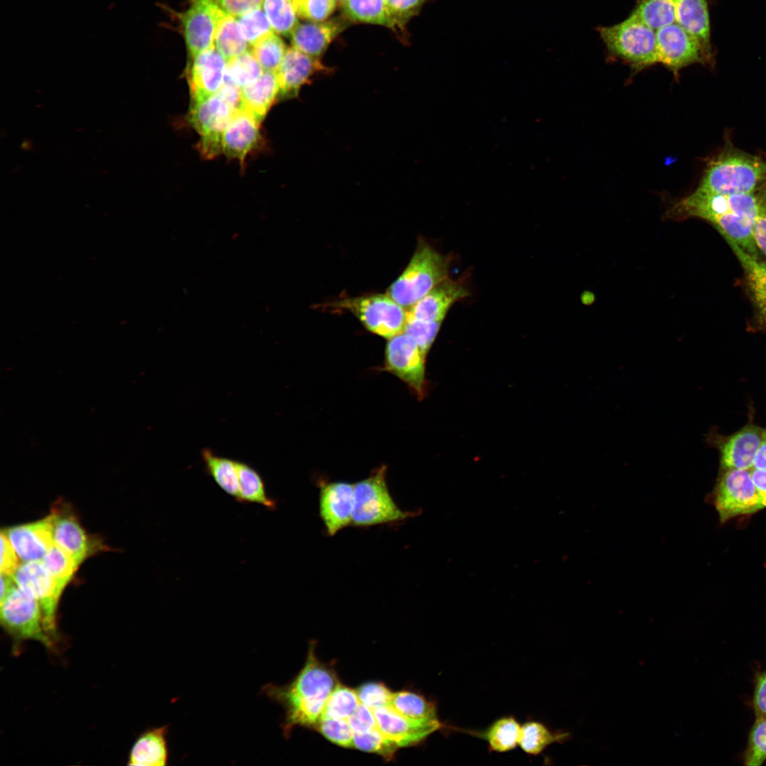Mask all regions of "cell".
<instances>
[{
    "label": "cell",
    "mask_w": 766,
    "mask_h": 766,
    "mask_svg": "<svg viewBox=\"0 0 766 766\" xmlns=\"http://www.w3.org/2000/svg\"><path fill=\"white\" fill-rule=\"evenodd\" d=\"M757 194H720L696 189L673 202L665 218L683 221L698 218L712 224L726 240L736 243L750 255L759 258L753 236L757 209Z\"/></svg>",
    "instance_id": "cell-1"
},
{
    "label": "cell",
    "mask_w": 766,
    "mask_h": 766,
    "mask_svg": "<svg viewBox=\"0 0 766 766\" xmlns=\"http://www.w3.org/2000/svg\"><path fill=\"white\" fill-rule=\"evenodd\" d=\"M338 683L334 670L317 658L311 642L305 664L292 682L284 686L267 684L262 692L284 708L282 727L287 737L296 726L314 728Z\"/></svg>",
    "instance_id": "cell-2"
},
{
    "label": "cell",
    "mask_w": 766,
    "mask_h": 766,
    "mask_svg": "<svg viewBox=\"0 0 766 766\" xmlns=\"http://www.w3.org/2000/svg\"><path fill=\"white\" fill-rule=\"evenodd\" d=\"M766 187V159L732 146L710 160L697 189L720 194H756Z\"/></svg>",
    "instance_id": "cell-3"
},
{
    "label": "cell",
    "mask_w": 766,
    "mask_h": 766,
    "mask_svg": "<svg viewBox=\"0 0 766 766\" xmlns=\"http://www.w3.org/2000/svg\"><path fill=\"white\" fill-rule=\"evenodd\" d=\"M450 260L422 239L406 267L388 287L387 294L406 309L448 277Z\"/></svg>",
    "instance_id": "cell-4"
},
{
    "label": "cell",
    "mask_w": 766,
    "mask_h": 766,
    "mask_svg": "<svg viewBox=\"0 0 766 766\" xmlns=\"http://www.w3.org/2000/svg\"><path fill=\"white\" fill-rule=\"evenodd\" d=\"M596 30L609 55L627 63L635 72L658 63L655 30L632 14Z\"/></svg>",
    "instance_id": "cell-5"
},
{
    "label": "cell",
    "mask_w": 766,
    "mask_h": 766,
    "mask_svg": "<svg viewBox=\"0 0 766 766\" xmlns=\"http://www.w3.org/2000/svg\"><path fill=\"white\" fill-rule=\"evenodd\" d=\"M384 465L353 484L352 524L367 527L404 521L413 516L401 509L393 499L386 481Z\"/></svg>",
    "instance_id": "cell-6"
},
{
    "label": "cell",
    "mask_w": 766,
    "mask_h": 766,
    "mask_svg": "<svg viewBox=\"0 0 766 766\" xmlns=\"http://www.w3.org/2000/svg\"><path fill=\"white\" fill-rule=\"evenodd\" d=\"M0 601L1 623L12 638L13 648L28 640L37 641L51 650L55 648L44 629L40 605L33 596L15 583Z\"/></svg>",
    "instance_id": "cell-7"
},
{
    "label": "cell",
    "mask_w": 766,
    "mask_h": 766,
    "mask_svg": "<svg viewBox=\"0 0 766 766\" xmlns=\"http://www.w3.org/2000/svg\"><path fill=\"white\" fill-rule=\"evenodd\" d=\"M330 307L350 312L367 330L387 339L404 330L406 309L387 294L345 298Z\"/></svg>",
    "instance_id": "cell-8"
},
{
    "label": "cell",
    "mask_w": 766,
    "mask_h": 766,
    "mask_svg": "<svg viewBox=\"0 0 766 766\" xmlns=\"http://www.w3.org/2000/svg\"><path fill=\"white\" fill-rule=\"evenodd\" d=\"M16 585L38 602L44 629L55 643L58 638L57 612L62 593L41 560L20 564L12 575Z\"/></svg>",
    "instance_id": "cell-9"
},
{
    "label": "cell",
    "mask_w": 766,
    "mask_h": 766,
    "mask_svg": "<svg viewBox=\"0 0 766 766\" xmlns=\"http://www.w3.org/2000/svg\"><path fill=\"white\" fill-rule=\"evenodd\" d=\"M658 63L677 76L683 68L693 64L713 66L714 54L678 23H673L655 31Z\"/></svg>",
    "instance_id": "cell-10"
},
{
    "label": "cell",
    "mask_w": 766,
    "mask_h": 766,
    "mask_svg": "<svg viewBox=\"0 0 766 766\" xmlns=\"http://www.w3.org/2000/svg\"><path fill=\"white\" fill-rule=\"evenodd\" d=\"M387 340L384 369L406 383L418 397H423L427 355L405 332Z\"/></svg>",
    "instance_id": "cell-11"
},
{
    "label": "cell",
    "mask_w": 766,
    "mask_h": 766,
    "mask_svg": "<svg viewBox=\"0 0 766 766\" xmlns=\"http://www.w3.org/2000/svg\"><path fill=\"white\" fill-rule=\"evenodd\" d=\"M715 505L722 523L765 506L749 470H728L718 484Z\"/></svg>",
    "instance_id": "cell-12"
},
{
    "label": "cell",
    "mask_w": 766,
    "mask_h": 766,
    "mask_svg": "<svg viewBox=\"0 0 766 766\" xmlns=\"http://www.w3.org/2000/svg\"><path fill=\"white\" fill-rule=\"evenodd\" d=\"M233 110L216 94L192 104L190 121L201 136L200 152L212 158L222 152V138L233 114Z\"/></svg>",
    "instance_id": "cell-13"
},
{
    "label": "cell",
    "mask_w": 766,
    "mask_h": 766,
    "mask_svg": "<svg viewBox=\"0 0 766 766\" xmlns=\"http://www.w3.org/2000/svg\"><path fill=\"white\" fill-rule=\"evenodd\" d=\"M226 13L216 0H191L179 16L190 58L215 48L217 28Z\"/></svg>",
    "instance_id": "cell-14"
},
{
    "label": "cell",
    "mask_w": 766,
    "mask_h": 766,
    "mask_svg": "<svg viewBox=\"0 0 766 766\" xmlns=\"http://www.w3.org/2000/svg\"><path fill=\"white\" fill-rule=\"evenodd\" d=\"M372 710L378 729L399 748L417 745L443 726L439 719L427 721L406 718L389 704Z\"/></svg>",
    "instance_id": "cell-15"
},
{
    "label": "cell",
    "mask_w": 766,
    "mask_h": 766,
    "mask_svg": "<svg viewBox=\"0 0 766 766\" xmlns=\"http://www.w3.org/2000/svg\"><path fill=\"white\" fill-rule=\"evenodd\" d=\"M227 60L216 49L207 50L191 58L187 69L192 104L215 94L223 84Z\"/></svg>",
    "instance_id": "cell-16"
},
{
    "label": "cell",
    "mask_w": 766,
    "mask_h": 766,
    "mask_svg": "<svg viewBox=\"0 0 766 766\" xmlns=\"http://www.w3.org/2000/svg\"><path fill=\"white\" fill-rule=\"evenodd\" d=\"M319 514L332 536L353 522V484L345 482L323 483L319 491Z\"/></svg>",
    "instance_id": "cell-17"
},
{
    "label": "cell",
    "mask_w": 766,
    "mask_h": 766,
    "mask_svg": "<svg viewBox=\"0 0 766 766\" xmlns=\"http://www.w3.org/2000/svg\"><path fill=\"white\" fill-rule=\"evenodd\" d=\"M50 515L54 543L80 565L91 555L94 545L67 505L56 506Z\"/></svg>",
    "instance_id": "cell-18"
},
{
    "label": "cell",
    "mask_w": 766,
    "mask_h": 766,
    "mask_svg": "<svg viewBox=\"0 0 766 766\" xmlns=\"http://www.w3.org/2000/svg\"><path fill=\"white\" fill-rule=\"evenodd\" d=\"M23 562L42 560L53 545L51 515L4 530Z\"/></svg>",
    "instance_id": "cell-19"
},
{
    "label": "cell",
    "mask_w": 766,
    "mask_h": 766,
    "mask_svg": "<svg viewBox=\"0 0 766 766\" xmlns=\"http://www.w3.org/2000/svg\"><path fill=\"white\" fill-rule=\"evenodd\" d=\"M469 295L460 279H444L418 301L406 309V315L415 318L443 322L450 308Z\"/></svg>",
    "instance_id": "cell-20"
},
{
    "label": "cell",
    "mask_w": 766,
    "mask_h": 766,
    "mask_svg": "<svg viewBox=\"0 0 766 766\" xmlns=\"http://www.w3.org/2000/svg\"><path fill=\"white\" fill-rule=\"evenodd\" d=\"M349 25V19L345 16L298 23L290 35L292 45L308 55L318 57Z\"/></svg>",
    "instance_id": "cell-21"
},
{
    "label": "cell",
    "mask_w": 766,
    "mask_h": 766,
    "mask_svg": "<svg viewBox=\"0 0 766 766\" xmlns=\"http://www.w3.org/2000/svg\"><path fill=\"white\" fill-rule=\"evenodd\" d=\"M325 69L318 57L308 55L294 47L288 48L276 72L279 85V97L296 96L315 74Z\"/></svg>",
    "instance_id": "cell-22"
},
{
    "label": "cell",
    "mask_w": 766,
    "mask_h": 766,
    "mask_svg": "<svg viewBox=\"0 0 766 766\" xmlns=\"http://www.w3.org/2000/svg\"><path fill=\"white\" fill-rule=\"evenodd\" d=\"M260 122L248 110L235 111L222 138V152L241 163L260 139Z\"/></svg>",
    "instance_id": "cell-23"
},
{
    "label": "cell",
    "mask_w": 766,
    "mask_h": 766,
    "mask_svg": "<svg viewBox=\"0 0 766 766\" xmlns=\"http://www.w3.org/2000/svg\"><path fill=\"white\" fill-rule=\"evenodd\" d=\"M763 432L746 426L733 435L721 450V465L726 470H750L761 445Z\"/></svg>",
    "instance_id": "cell-24"
},
{
    "label": "cell",
    "mask_w": 766,
    "mask_h": 766,
    "mask_svg": "<svg viewBox=\"0 0 766 766\" xmlns=\"http://www.w3.org/2000/svg\"><path fill=\"white\" fill-rule=\"evenodd\" d=\"M168 727L150 728L133 743L128 757V765L163 766L168 760L167 734Z\"/></svg>",
    "instance_id": "cell-25"
},
{
    "label": "cell",
    "mask_w": 766,
    "mask_h": 766,
    "mask_svg": "<svg viewBox=\"0 0 766 766\" xmlns=\"http://www.w3.org/2000/svg\"><path fill=\"white\" fill-rule=\"evenodd\" d=\"M675 22L693 35L709 52L711 27L706 0H675Z\"/></svg>",
    "instance_id": "cell-26"
},
{
    "label": "cell",
    "mask_w": 766,
    "mask_h": 766,
    "mask_svg": "<svg viewBox=\"0 0 766 766\" xmlns=\"http://www.w3.org/2000/svg\"><path fill=\"white\" fill-rule=\"evenodd\" d=\"M243 106L260 122L279 97V85L276 72L264 71L253 83L241 89Z\"/></svg>",
    "instance_id": "cell-27"
},
{
    "label": "cell",
    "mask_w": 766,
    "mask_h": 766,
    "mask_svg": "<svg viewBox=\"0 0 766 766\" xmlns=\"http://www.w3.org/2000/svg\"><path fill=\"white\" fill-rule=\"evenodd\" d=\"M741 263L755 304L762 319L766 323V265L738 246L727 240Z\"/></svg>",
    "instance_id": "cell-28"
},
{
    "label": "cell",
    "mask_w": 766,
    "mask_h": 766,
    "mask_svg": "<svg viewBox=\"0 0 766 766\" xmlns=\"http://www.w3.org/2000/svg\"><path fill=\"white\" fill-rule=\"evenodd\" d=\"M341 6L345 16L350 21L398 29L385 0H345Z\"/></svg>",
    "instance_id": "cell-29"
},
{
    "label": "cell",
    "mask_w": 766,
    "mask_h": 766,
    "mask_svg": "<svg viewBox=\"0 0 766 766\" xmlns=\"http://www.w3.org/2000/svg\"><path fill=\"white\" fill-rule=\"evenodd\" d=\"M201 456L206 472L218 486L239 501L238 461L217 455L207 448L202 450Z\"/></svg>",
    "instance_id": "cell-30"
},
{
    "label": "cell",
    "mask_w": 766,
    "mask_h": 766,
    "mask_svg": "<svg viewBox=\"0 0 766 766\" xmlns=\"http://www.w3.org/2000/svg\"><path fill=\"white\" fill-rule=\"evenodd\" d=\"M239 479V502L255 503L268 509L276 508V502L266 492L265 483L259 473L250 465L238 461Z\"/></svg>",
    "instance_id": "cell-31"
},
{
    "label": "cell",
    "mask_w": 766,
    "mask_h": 766,
    "mask_svg": "<svg viewBox=\"0 0 766 766\" xmlns=\"http://www.w3.org/2000/svg\"><path fill=\"white\" fill-rule=\"evenodd\" d=\"M248 44L235 16L226 13L217 28L214 42L216 49L228 62L248 51Z\"/></svg>",
    "instance_id": "cell-32"
},
{
    "label": "cell",
    "mask_w": 766,
    "mask_h": 766,
    "mask_svg": "<svg viewBox=\"0 0 766 766\" xmlns=\"http://www.w3.org/2000/svg\"><path fill=\"white\" fill-rule=\"evenodd\" d=\"M389 705L399 714L415 720H438L436 708L419 694L410 691L392 692Z\"/></svg>",
    "instance_id": "cell-33"
},
{
    "label": "cell",
    "mask_w": 766,
    "mask_h": 766,
    "mask_svg": "<svg viewBox=\"0 0 766 766\" xmlns=\"http://www.w3.org/2000/svg\"><path fill=\"white\" fill-rule=\"evenodd\" d=\"M631 14L656 31L675 23V0H639Z\"/></svg>",
    "instance_id": "cell-34"
},
{
    "label": "cell",
    "mask_w": 766,
    "mask_h": 766,
    "mask_svg": "<svg viewBox=\"0 0 766 766\" xmlns=\"http://www.w3.org/2000/svg\"><path fill=\"white\" fill-rule=\"evenodd\" d=\"M568 736L567 733H555L537 721H528L521 726L518 745L530 755H538L555 742H561Z\"/></svg>",
    "instance_id": "cell-35"
},
{
    "label": "cell",
    "mask_w": 766,
    "mask_h": 766,
    "mask_svg": "<svg viewBox=\"0 0 766 766\" xmlns=\"http://www.w3.org/2000/svg\"><path fill=\"white\" fill-rule=\"evenodd\" d=\"M521 726L512 716L501 718L494 722L482 735L492 750L506 752L518 745Z\"/></svg>",
    "instance_id": "cell-36"
},
{
    "label": "cell",
    "mask_w": 766,
    "mask_h": 766,
    "mask_svg": "<svg viewBox=\"0 0 766 766\" xmlns=\"http://www.w3.org/2000/svg\"><path fill=\"white\" fill-rule=\"evenodd\" d=\"M41 561L55 579L59 591L62 593L79 565L69 554L55 543Z\"/></svg>",
    "instance_id": "cell-37"
},
{
    "label": "cell",
    "mask_w": 766,
    "mask_h": 766,
    "mask_svg": "<svg viewBox=\"0 0 766 766\" xmlns=\"http://www.w3.org/2000/svg\"><path fill=\"white\" fill-rule=\"evenodd\" d=\"M263 72L252 52L248 50L227 62L225 79L242 89L255 82Z\"/></svg>",
    "instance_id": "cell-38"
},
{
    "label": "cell",
    "mask_w": 766,
    "mask_h": 766,
    "mask_svg": "<svg viewBox=\"0 0 766 766\" xmlns=\"http://www.w3.org/2000/svg\"><path fill=\"white\" fill-rule=\"evenodd\" d=\"M287 50L282 38L272 32L252 45L250 51L264 71L277 72Z\"/></svg>",
    "instance_id": "cell-39"
},
{
    "label": "cell",
    "mask_w": 766,
    "mask_h": 766,
    "mask_svg": "<svg viewBox=\"0 0 766 766\" xmlns=\"http://www.w3.org/2000/svg\"><path fill=\"white\" fill-rule=\"evenodd\" d=\"M359 704L356 690L339 682L330 695L321 718L348 720Z\"/></svg>",
    "instance_id": "cell-40"
},
{
    "label": "cell",
    "mask_w": 766,
    "mask_h": 766,
    "mask_svg": "<svg viewBox=\"0 0 766 766\" xmlns=\"http://www.w3.org/2000/svg\"><path fill=\"white\" fill-rule=\"evenodd\" d=\"M263 7L274 31L290 35L299 23L292 0H264Z\"/></svg>",
    "instance_id": "cell-41"
},
{
    "label": "cell",
    "mask_w": 766,
    "mask_h": 766,
    "mask_svg": "<svg viewBox=\"0 0 766 766\" xmlns=\"http://www.w3.org/2000/svg\"><path fill=\"white\" fill-rule=\"evenodd\" d=\"M237 20L243 38L251 46L274 30L261 6L238 16Z\"/></svg>",
    "instance_id": "cell-42"
},
{
    "label": "cell",
    "mask_w": 766,
    "mask_h": 766,
    "mask_svg": "<svg viewBox=\"0 0 766 766\" xmlns=\"http://www.w3.org/2000/svg\"><path fill=\"white\" fill-rule=\"evenodd\" d=\"M353 748L377 753L387 760H391L399 748L393 741L384 736L378 728L365 733H353Z\"/></svg>",
    "instance_id": "cell-43"
},
{
    "label": "cell",
    "mask_w": 766,
    "mask_h": 766,
    "mask_svg": "<svg viewBox=\"0 0 766 766\" xmlns=\"http://www.w3.org/2000/svg\"><path fill=\"white\" fill-rule=\"evenodd\" d=\"M744 764L760 766L766 760V718H755L743 755Z\"/></svg>",
    "instance_id": "cell-44"
},
{
    "label": "cell",
    "mask_w": 766,
    "mask_h": 766,
    "mask_svg": "<svg viewBox=\"0 0 766 766\" xmlns=\"http://www.w3.org/2000/svg\"><path fill=\"white\" fill-rule=\"evenodd\" d=\"M442 322L424 321L406 315L404 332L411 335L427 355L440 331Z\"/></svg>",
    "instance_id": "cell-45"
},
{
    "label": "cell",
    "mask_w": 766,
    "mask_h": 766,
    "mask_svg": "<svg viewBox=\"0 0 766 766\" xmlns=\"http://www.w3.org/2000/svg\"><path fill=\"white\" fill-rule=\"evenodd\" d=\"M314 729L334 744L353 748V731L348 720L321 718Z\"/></svg>",
    "instance_id": "cell-46"
},
{
    "label": "cell",
    "mask_w": 766,
    "mask_h": 766,
    "mask_svg": "<svg viewBox=\"0 0 766 766\" xmlns=\"http://www.w3.org/2000/svg\"><path fill=\"white\" fill-rule=\"evenodd\" d=\"M297 17L309 21H326L334 11L335 0H292Z\"/></svg>",
    "instance_id": "cell-47"
},
{
    "label": "cell",
    "mask_w": 766,
    "mask_h": 766,
    "mask_svg": "<svg viewBox=\"0 0 766 766\" xmlns=\"http://www.w3.org/2000/svg\"><path fill=\"white\" fill-rule=\"evenodd\" d=\"M355 690L360 701L371 709L389 704L392 695L382 682H367Z\"/></svg>",
    "instance_id": "cell-48"
},
{
    "label": "cell",
    "mask_w": 766,
    "mask_h": 766,
    "mask_svg": "<svg viewBox=\"0 0 766 766\" xmlns=\"http://www.w3.org/2000/svg\"><path fill=\"white\" fill-rule=\"evenodd\" d=\"M389 12L398 28L404 24L420 10L425 0H385Z\"/></svg>",
    "instance_id": "cell-49"
},
{
    "label": "cell",
    "mask_w": 766,
    "mask_h": 766,
    "mask_svg": "<svg viewBox=\"0 0 766 766\" xmlns=\"http://www.w3.org/2000/svg\"><path fill=\"white\" fill-rule=\"evenodd\" d=\"M757 209L753 228L755 243L766 257V187L757 194Z\"/></svg>",
    "instance_id": "cell-50"
},
{
    "label": "cell",
    "mask_w": 766,
    "mask_h": 766,
    "mask_svg": "<svg viewBox=\"0 0 766 766\" xmlns=\"http://www.w3.org/2000/svg\"><path fill=\"white\" fill-rule=\"evenodd\" d=\"M348 723L353 733H361L377 728L374 713L371 709L360 701L354 713L348 718Z\"/></svg>",
    "instance_id": "cell-51"
},
{
    "label": "cell",
    "mask_w": 766,
    "mask_h": 766,
    "mask_svg": "<svg viewBox=\"0 0 766 766\" xmlns=\"http://www.w3.org/2000/svg\"><path fill=\"white\" fill-rule=\"evenodd\" d=\"M19 560L8 537L2 531L1 533V573L13 575L20 565Z\"/></svg>",
    "instance_id": "cell-52"
},
{
    "label": "cell",
    "mask_w": 766,
    "mask_h": 766,
    "mask_svg": "<svg viewBox=\"0 0 766 766\" xmlns=\"http://www.w3.org/2000/svg\"><path fill=\"white\" fill-rule=\"evenodd\" d=\"M216 94L229 106L233 112L243 108L241 88L233 82L225 79L223 84Z\"/></svg>",
    "instance_id": "cell-53"
},
{
    "label": "cell",
    "mask_w": 766,
    "mask_h": 766,
    "mask_svg": "<svg viewBox=\"0 0 766 766\" xmlns=\"http://www.w3.org/2000/svg\"><path fill=\"white\" fill-rule=\"evenodd\" d=\"M753 705L755 718H766V670L757 677Z\"/></svg>",
    "instance_id": "cell-54"
},
{
    "label": "cell",
    "mask_w": 766,
    "mask_h": 766,
    "mask_svg": "<svg viewBox=\"0 0 766 766\" xmlns=\"http://www.w3.org/2000/svg\"><path fill=\"white\" fill-rule=\"evenodd\" d=\"M228 13L238 17L260 7L264 0H216Z\"/></svg>",
    "instance_id": "cell-55"
},
{
    "label": "cell",
    "mask_w": 766,
    "mask_h": 766,
    "mask_svg": "<svg viewBox=\"0 0 766 766\" xmlns=\"http://www.w3.org/2000/svg\"><path fill=\"white\" fill-rule=\"evenodd\" d=\"M750 474L766 507V470L753 468L750 470Z\"/></svg>",
    "instance_id": "cell-56"
},
{
    "label": "cell",
    "mask_w": 766,
    "mask_h": 766,
    "mask_svg": "<svg viewBox=\"0 0 766 766\" xmlns=\"http://www.w3.org/2000/svg\"><path fill=\"white\" fill-rule=\"evenodd\" d=\"M752 468L766 470V431L763 432L762 440Z\"/></svg>",
    "instance_id": "cell-57"
},
{
    "label": "cell",
    "mask_w": 766,
    "mask_h": 766,
    "mask_svg": "<svg viewBox=\"0 0 766 766\" xmlns=\"http://www.w3.org/2000/svg\"><path fill=\"white\" fill-rule=\"evenodd\" d=\"M345 0H335L337 4H342Z\"/></svg>",
    "instance_id": "cell-58"
}]
</instances>
